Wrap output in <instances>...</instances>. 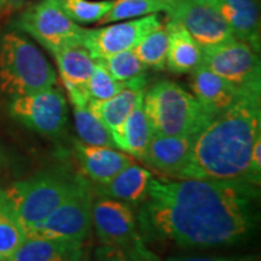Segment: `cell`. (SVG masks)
Returning <instances> with one entry per match:
<instances>
[{
    "mask_svg": "<svg viewBox=\"0 0 261 261\" xmlns=\"http://www.w3.org/2000/svg\"><path fill=\"white\" fill-rule=\"evenodd\" d=\"M259 185L246 179H179L150 182L143 221L182 248L237 244L256 225Z\"/></svg>",
    "mask_w": 261,
    "mask_h": 261,
    "instance_id": "6da1fadb",
    "label": "cell"
},
{
    "mask_svg": "<svg viewBox=\"0 0 261 261\" xmlns=\"http://www.w3.org/2000/svg\"><path fill=\"white\" fill-rule=\"evenodd\" d=\"M260 137V94H242L195 137L182 179L247 180L253 145Z\"/></svg>",
    "mask_w": 261,
    "mask_h": 261,
    "instance_id": "7a4b0ae2",
    "label": "cell"
},
{
    "mask_svg": "<svg viewBox=\"0 0 261 261\" xmlns=\"http://www.w3.org/2000/svg\"><path fill=\"white\" fill-rule=\"evenodd\" d=\"M143 106L152 132L158 135L195 138L213 119L192 93L168 80L145 91Z\"/></svg>",
    "mask_w": 261,
    "mask_h": 261,
    "instance_id": "3957f363",
    "label": "cell"
},
{
    "mask_svg": "<svg viewBox=\"0 0 261 261\" xmlns=\"http://www.w3.org/2000/svg\"><path fill=\"white\" fill-rule=\"evenodd\" d=\"M57 74L42 52L17 32L0 39V90L12 98L54 87Z\"/></svg>",
    "mask_w": 261,
    "mask_h": 261,
    "instance_id": "277c9868",
    "label": "cell"
},
{
    "mask_svg": "<svg viewBox=\"0 0 261 261\" xmlns=\"http://www.w3.org/2000/svg\"><path fill=\"white\" fill-rule=\"evenodd\" d=\"M77 179L52 172L40 173L15 182L2 192L27 232L69 197Z\"/></svg>",
    "mask_w": 261,
    "mask_h": 261,
    "instance_id": "5b68a950",
    "label": "cell"
},
{
    "mask_svg": "<svg viewBox=\"0 0 261 261\" xmlns=\"http://www.w3.org/2000/svg\"><path fill=\"white\" fill-rule=\"evenodd\" d=\"M16 27L35 39L51 54L79 46L85 28L68 17L60 0H40L19 15Z\"/></svg>",
    "mask_w": 261,
    "mask_h": 261,
    "instance_id": "8992f818",
    "label": "cell"
},
{
    "mask_svg": "<svg viewBox=\"0 0 261 261\" xmlns=\"http://www.w3.org/2000/svg\"><path fill=\"white\" fill-rule=\"evenodd\" d=\"M242 94H261L259 52L246 42L233 40L203 48V63Z\"/></svg>",
    "mask_w": 261,
    "mask_h": 261,
    "instance_id": "52a82bcc",
    "label": "cell"
},
{
    "mask_svg": "<svg viewBox=\"0 0 261 261\" xmlns=\"http://www.w3.org/2000/svg\"><path fill=\"white\" fill-rule=\"evenodd\" d=\"M92 189L84 178H79L69 197L46 219L28 230L25 236L58 238L84 243L92 226Z\"/></svg>",
    "mask_w": 261,
    "mask_h": 261,
    "instance_id": "ba28073f",
    "label": "cell"
},
{
    "mask_svg": "<svg viewBox=\"0 0 261 261\" xmlns=\"http://www.w3.org/2000/svg\"><path fill=\"white\" fill-rule=\"evenodd\" d=\"M11 116L40 135L55 137L62 133L68 121V104L56 87L12 98Z\"/></svg>",
    "mask_w": 261,
    "mask_h": 261,
    "instance_id": "9c48e42d",
    "label": "cell"
},
{
    "mask_svg": "<svg viewBox=\"0 0 261 261\" xmlns=\"http://www.w3.org/2000/svg\"><path fill=\"white\" fill-rule=\"evenodd\" d=\"M160 25L162 22L159 14H151L120 21V23L108 27L85 29L81 46L86 48L94 60H104L120 52L133 50L146 34Z\"/></svg>",
    "mask_w": 261,
    "mask_h": 261,
    "instance_id": "30bf717a",
    "label": "cell"
},
{
    "mask_svg": "<svg viewBox=\"0 0 261 261\" xmlns=\"http://www.w3.org/2000/svg\"><path fill=\"white\" fill-rule=\"evenodd\" d=\"M167 19L181 24L202 48H208L233 40L234 37L223 16L214 5L194 0H172Z\"/></svg>",
    "mask_w": 261,
    "mask_h": 261,
    "instance_id": "8fae6325",
    "label": "cell"
},
{
    "mask_svg": "<svg viewBox=\"0 0 261 261\" xmlns=\"http://www.w3.org/2000/svg\"><path fill=\"white\" fill-rule=\"evenodd\" d=\"M91 219L102 244L126 249L140 234L137 232L136 217L123 202L102 197L92 203Z\"/></svg>",
    "mask_w": 261,
    "mask_h": 261,
    "instance_id": "7c38bea8",
    "label": "cell"
},
{
    "mask_svg": "<svg viewBox=\"0 0 261 261\" xmlns=\"http://www.w3.org/2000/svg\"><path fill=\"white\" fill-rule=\"evenodd\" d=\"M52 55L71 104L86 106L90 100L87 83L96 67V60L81 45L62 48Z\"/></svg>",
    "mask_w": 261,
    "mask_h": 261,
    "instance_id": "4fadbf2b",
    "label": "cell"
},
{
    "mask_svg": "<svg viewBox=\"0 0 261 261\" xmlns=\"http://www.w3.org/2000/svg\"><path fill=\"white\" fill-rule=\"evenodd\" d=\"M194 139L154 133L143 161L163 175L182 179L191 159Z\"/></svg>",
    "mask_w": 261,
    "mask_h": 261,
    "instance_id": "5bb4252c",
    "label": "cell"
},
{
    "mask_svg": "<svg viewBox=\"0 0 261 261\" xmlns=\"http://www.w3.org/2000/svg\"><path fill=\"white\" fill-rule=\"evenodd\" d=\"M190 86L192 96L212 117L225 112L242 96L236 87L204 64L191 73Z\"/></svg>",
    "mask_w": 261,
    "mask_h": 261,
    "instance_id": "9a60e30c",
    "label": "cell"
},
{
    "mask_svg": "<svg viewBox=\"0 0 261 261\" xmlns=\"http://www.w3.org/2000/svg\"><path fill=\"white\" fill-rule=\"evenodd\" d=\"M75 154L84 174L98 185L106 184L127 166L135 163L132 156L119 149L93 146L75 140Z\"/></svg>",
    "mask_w": 261,
    "mask_h": 261,
    "instance_id": "2e32d148",
    "label": "cell"
},
{
    "mask_svg": "<svg viewBox=\"0 0 261 261\" xmlns=\"http://www.w3.org/2000/svg\"><path fill=\"white\" fill-rule=\"evenodd\" d=\"M213 5L226 21L234 39L260 52L259 0H217Z\"/></svg>",
    "mask_w": 261,
    "mask_h": 261,
    "instance_id": "e0dca14e",
    "label": "cell"
},
{
    "mask_svg": "<svg viewBox=\"0 0 261 261\" xmlns=\"http://www.w3.org/2000/svg\"><path fill=\"white\" fill-rule=\"evenodd\" d=\"M146 76L127 81L119 93L107 100H89L91 110L112 130L113 137L119 132L133 108L143 99L145 93Z\"/></svg>",
    "mask_w": 261,
    "mask_h": 261,
    "instance_id": "ac0fdd59",
    "label": "cell"
},
{
    "mask_svg": "<svg viewBox=\"0 0 261 261\" xmlns=\"http://www.w3.org/2000/svg\"><path fill=\"white\" fill-rule=\"evenodd\" d=\"M169 44L166 68L174 74H191L203 63V48L178 22L167 19Z\"/></svg>",
    "mask_w": 261,
    "mask_h": 261,
    "instance_id": "d6986e66",
    "label": "cell"
},
{
    "mask_svg": "<svg viewBox=\"0 0 261 261\" xmlns=\"http://www.w3.org/2000/svg\"><path fill=\"white\" fill-rule=\"evenodd\" d=\"M83 242L27 236L10 261H81Z\"/></svg>",
    "mask_w": 261,
    "mask_h": 261,
    "instance_id": "ffe728a7",
    "label": "cell"
},
{
    "mask_svg": "<svg viewBox=\"0 0 261 261\" xmlns=\"http://www.w3.org/2000/svg\"><path fill=\"white\" fill-rule=\"evenodd\" d=\"M152 178L151 172L135 162L117 173L112 180L100 184L98 190L104 197L123 203H139L145 201Z\"/></svg>",
    "mask_w": 261,
    "mask_h": 261,
    "instance_id": "44dd1931",
    "label": "cell"
},
{
    "mask_svg": "<svg viewBox=\"0 0 261 261\" xmlns=\"http://www.w3.org/2000/svg\"><path fill=\"white\" fill-rule=\"evenodd\" d=\"M152 135L154 132L150 126L142 99L127 116L119 132L114 135V140L117 149H121V151L143 161Z\"/></svg>",
    "mask_w": 261,
    "mask_h": 261,
    "instance_id": "7402d4cb",
    "label": "cell"
},
{
    "mask_svg": "<svg viewBox=\"0 0 261 261\" xmlns=\"http://www.w3.org/2000/svg\"><path fill=\"white\" fill-rule=\"evenodd\" d=\"M74 123L77 136L85 144L117 149L112 130L94 114L89 104L73 106Z\"/></svg>",
    "mask_w": 261,
    "mask_h": 261,
    "instance_id": "603a6c76",
    "label": "cell"
},
{
    "mask_svg": "<svg viewBox=\"0 0 261 261\" xmlns=\"http://www.w3.org/2000/svg\"><path fill=\"white\" fill-rule=\"evenodd\" d=\"M25 231L0 191V261H10L25 240Z\"/></svg>",
    "mask_w": 261,
    "mask_h": 261,
    "instance_id": "cb8c5ba5",
    "label": "cell"
},
{
    "mask_svg": "<svg viewBox=\"0 0 261 261\" xmlns=\"http://www.w3.org/2000/svg\"><path fill=\"white\" fill-rule=\"evenodd\" d=\"M171 2L167 0H116L109 11L99 19L100 24L144 17L146 15L166 12Z\"/></svg>",
    "mask_w": 261,
    "mask_h": 261,
    "instance_id": "d4e9b609",
    "label": "cell"
},
{
    "mask_svg": "<svg viewBox=\"0 0 261 261\" xmlns=\"http://www.w3.org/2000/svg\"><path fill=\"white\" fill-rule=\"evenodd\" d=\"M168 44V32L165 24H162L146 34L133 48V52L148 68L162 70L166 68Z\"/></svg>",
    "mask_w": 261,
    "mask_h": 261,
    "instance_id": "484cf974",
    "label": "cell"
},
{
    "mask_svg": "<svg viewBox=\"0 0 261 261\" xmlns=\"http://www.w3.org/2000/svg\"><path fill=\"white\" fill-rule=\"evenodd\" d=\"M98 61L102 62L113 77L121 81V83H127V81L138 79V77L146 76V70L149 69L136 56L133 50L120 52L114 56Z\"/></svg>",
    "mask_w": 261,
    "mask_h": 261,
    "instance_id": "4316f807",
    "label": "cell"
},
{
    "mask_svg": "<svg viewBox=\"0 0 261 261\" xmlns=\"http://www.w3.org/2000/svg\"><path fill=\"white\" fill-rule=\"evenodd\" d=\"M62 8L71 21L80 24L98 22L113 6L112 0L91 2V0H60Z\"/></svg>",
    "mask_w": 261,
    "mask_h": 261,
    "instance_id": "83f0119b",
    "label": "cell"
},
{
    "mask_svg": "<svg viewBox=\"0 0 261 261\" xmlns=\"http://www.w3.org/2000/svg\"><path fill=\"white\" fill-rule=\"evenodd\" d=\"M126 86V83L116 80L107 70L100 61L96 60V67L89 83H87V93L90 100H107L115 96Z\"/></svg>",
    "mask_w": 261,
    "mask_h": 261,
    "instance_id": "f1b7e54d",
    "label": "cell"
},
{
    "mask_svg": "<svg viewBox=\"0 0 261 261\" xmlns=\"http://www.w3.org/2000/svg\"><path fill=\"white\" fill-rule=\"evenodd\" d=\"M126 254L129 261H161L154 252L149 249L143 242L142 237L138 236L129 247L126 248Z\"/></svg>",
    "mask_w": 261,
    "mask_h": 261,
    "instance_id": "f546056e",
    "label": "cell"
},
{
    "mask_svg": "<svg viewBox=\"0 0 261 261\" xmlns=\"http://www.w3.org/2000/svg\"><path fill=\"white\" fill-rule=\"evenodd\" d=\"M94 261H129L126 250L121 247L102 244L94 254Z\"/></svg>",
    "mask_w": 261,
    "mask_h": 261,
    "instance_id": "4dcf8cb0",
    "label": "cell"
},
{
    "mask_svg": "<svg viewBox=\"0 0 261 261\" xmlns=\"http://www.w3.org/2000/svg\"><path fill=\"white\" fill-rule=\"evenodd\" d=\"M28 0H0V23H4L23 8Z\"/></svg>",
    "mask_w": 261,
    "mask_h": 261,
    "instance_id": "1f68e13d",
    "label": "cell"
},
{
    "mask_svg": "<svg viewBox=\"0 0 261 261\" xmlns=\"http://www.w3.org/2000/svg\"><path fill=\"white\" fill-rule=\"evenodd\" d=\"M243 257H212V256H169L165 261H242Z\"/></svg>",
    "mask_w": 261,
    "mask_h": 261,
    "instance_id": "d6a6232c",
    "label": "cell"
},
{
    "mask_svg": "<svg viewBox=\"0 0 261 261\" xmlns=\"http://www.w3.org/2000/svg\"><path fill=\"white\" fill-rule=\"evenodd\" d=\"M194 2H197V3H203V4H211L213 5L217 0H194Z\"/></svg>",
    "mask_w": 261,
    "mask_h": 261,
    "instance_id": "836d02e7",
    "label": "cell"
},
{
    "mask_svg": "<svg viewBox=\"0 0 261 261\" xmlns=\"http://www.w3.org/2000/svg\"><path fill=\"white\" fill-rule=\"evenodd\" d=\"M242 261H260L259 256H253V257H243Z\"/></svg>",
    "mask_w": 261,
    "mask_h": 261,
    "instance_id": "e575fe53",
    "label": "cell"
},
{
    "mask_svg": "<svg viewBox=\"0 0 261 261\" xmlns=\"http://www.w3.org/2000/svg\"><path fill=\"white\" fill-rule=\"evenodd\" d=\"M0 165H2V152H0Z\"/></svg>",
    "mask_w": 261,
    "mask_h": 261,
    "instance_id": "d590c367",
    "label": "cell"
},
{
    "mask_svg": "<svg viewBox=\"0 0 261 261\" xmlns=\"http://www.w3.org/2000/svg\"><path fill=\"white\" fill-rule=\"evenodd\" d=\"M167 2H172V0H167Z\"/></svg>",
    "mask_w": 261,
    "mask_h": 261,
    "instance_id": "8d00e7d4",
    "label": "cell"
},
{
    "mask_svg": "<svg viewBox=\"0 0 261 261\" xmlns=\"http://www.w3.org/2000/svg\"><path fill=\"white\" fill-rule=\"evenodd\" d=\"M81 261H86V260H81Z\"/></svg>",
    "mask_w": 261,
    "mask_h": 261,
    "instance_id": "74e56055",
    "label": "cell"
}]
</instances>
